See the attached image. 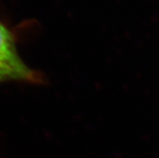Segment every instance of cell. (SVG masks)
<instances>
[{
  "label": "cell",
  "instance_id": "cell-2",
  "mask_svg": "<svg viewBox=\"0 0 159 158\" xmlns=\"http://www.w3.org/2000/svg\"><path fill=\"white\" fill-rule=\"evenodd\" d=\"M8 80L13 81L11 75L10 73L8 72L7 70H6L0 65V82H4V81Z\"/></svg>",
  "mask_w": 159,
  "mask_h": 158
},
{
  "label": "cell",
  "instance_id": "cell-1",
  "mask_svg": "<svg viewBox=\"0 0 159 158\" xmlns=\"http://www.w3.org/2000/svg\"><path fill=\"white\" fill-rule=\"evenodd\" d=\"M0 65L11 75L13 80L39 82L40 75L29 68L16 50L12 34L0 22Z\"/></svg>",
  "mask_w": 159,
  "mask_h": 158
}]
</instances>
